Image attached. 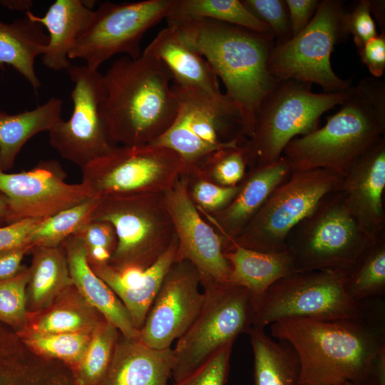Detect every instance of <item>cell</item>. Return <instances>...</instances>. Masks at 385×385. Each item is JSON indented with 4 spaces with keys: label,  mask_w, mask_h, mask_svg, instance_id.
I'll return each instance as SVG.
<instances>
[{
    "label": "cell",
    "mask_w": 385,
    "mask_h": 385,
    "mask_svg": "<svg viewBox=\"0 0 385 385\" xmlns=\"http://www.w3.org/2000/svg\"><path fill=\"white\" fill-rule=\"evenodd\" d=\"M369 299L354 318L323 321L287 318L270 327L271 337L288 342L299 361L298 385H339L370 381L385 349L384 302Z\"/></svg>",
    "instance_id": "obj_1"
},
{
    "label": "cell",
    "mask_w": 385,
    "mask_h": 385,
    "mask_svg": "<svg viewBox=\"0 0 385 385\" xmlns=\"http://www.w3.org/2000/svg\"><path fill=\"white\" fill-rule=\"evenodd\" d=\"M166 21L222 80L225 96L240 111L242 135L248 139L260 104L277 83L268 70L274 37L205 19Z\"/></svg>",
    "instance_id": "obj_2"
},
{
    "label": "cell",
    "mask_w": 385,
    "mask_h": 385,
    "mask_svg": "<svg viewBox=\"0 0 385 385\" xmlns=\"http://www.w3.org/2000/svg\"><path fill=\"white\" fill-rule=\"evenodd\" d=\"M100 114L116 145L150 144L173 122L178 109L166 66L145 48L137 58L123 56L103 75Z\"/></svg>",
    "instance_id": "obj_3"
},
{
    "label": "cell",
    "mask_w": 385,
    "mask_h": 385,
    "mask_svg": "<svg viewBox=\"0 0 385 385\" xmlns=\"http://www.w3.org/2000/svg\"><path fill=\"white\" fill-rule=\"evenodd\" d=\"M384 133V81L365 77L349 88L324 125L292 139L282 157L290 172L323 169L343 177Z\"/></svg>",
    "instance_id": "obj_4"
},
{
    "label": "cell",
    "mask_w": 385,
    "mask_h": 385,
    "mask_svg": "<svg viewBox=\"0 0 385 385\" xmlns=\"http://www.w3.org/2000/svg\"><path fill=\"white\" fill-rule=\"evenodd\" d=\"M349 89L318 93L312 91L310 83L294 80L277 82L260 104L252 133L244 144L248 165L256 168L277 162L292 139L319 128L321 116L340 105Z\"/></svg>",
    "instance_id": "obj_5"
},
{
    "label": "cell",
    "mask_w": 385,
    "mask_h": 385,
    "mask_svg": "<svg viewBox=\"0 0 385 385\" xmlns=\"http://www.w3.org/2000/svg\"><path fill=\"white\" fill-rule=\"evenodd\" d=\"M376 241L364 232L342 195L334 190L289 232L285 247L297 272L331 271L345 275Z\"/></svg>",
    "instance_id": "obj_6"
},
{
    "label": "cell",
    "mask_w": 385,
    "mask_h": 385,
    "mask_svg": "<svg viewBox=\"0 0 385 385\" xmlns=\"http://www.w3.org/2000/svg\"><path fill=\"white\" fill-rule=\"evenodd\" d=\"M203 289L199 314L173 349L174 383L192 374L240 334H248L253 327L254 299L246 289L225 282Z\"/></svg>",
    "instance_id": "obj_7"
},
{
    "label": "cell",
    "mask_w": 385,
    "mask_h": 385,
    "mask_svg": "<svg viewBox=\"0 0 385 385\" xmlns=\"http://www.w3.org/2000/svg\"><path fill=\"white\" fill-rule=\"evenodd\" d=\"M346 8L342 1L322 0L307 26L287 41L271 50L268 70L277 82L294 80L337 93L351 86V80L338 76L332 68L334 46L347 37Z\"/></svg>",
    "instance_id": "obj_8"
},
{
    "label": "cell",
    "mask_w": 385,
    "mask_h": 385,
    "mask_svg": "<svg viewBox=\"0 0 385 385\" xmlns=\"http://www.w3.org/2000/svg\"><path fill=\"white\" fill-rule=\"evenodd\" d=\"M344 274L331 271L296 272L254 299L253 327L265 329L287 318L335 321L361 315L368 300L357 302L346 292Z\"/></svg>",
    "instance_id": "obj_9"
},
{
    "label": "cell",
    "mask_w": 385,
    "mask_h": 385,
    "mask_svg": "<svg viewBox=\"0 0 385 385\" xmlns=\"http://www.w3.org/2000/svg\"><path fill=\"white\" fill-rule=\"evenodd\" d=\"M92 220L111 224L117 246L110 265L146 269L175 239L163 193L100 198Z\"/></svg>",
    "instance_id": "obj_10"
},
{
    "label": "cell",
    "mask_w": 385,
    "mask_h": 385,
    "mask_svg": "<svg viewBox=\"0 0 385 385\" xmlns=\"http://www.w3.org/2000/svg\"><path fill=\"white\" fill-rule=\"evenodd\" d=\"M81 169V183L99 198L163 193L187 172L176 153L152 144L117 145Z\"/></svg>",
    "instance_id": "obj_11"
},
{
    "label": "cell",
    "mask_w": 385,
    "mask_h": 385,
    "mask_svg": "<svg viewBox=\"0 0 385 385\" xmlns=\"http://www.w3.org/2000/svg\"><path fill=\"white\" fill-rule=\"evenodd\" d=\"M342 178L323 169L291 172L225 252L232 244L263 252L286 250L289 232L336 190Z\"/></svg>",
    "instance_id": "obj_12"
},
{
    "label": "cell",
    "mask_w": 385,
    "mask_h": 385,
    "mask_svg": "<svg viewBox=\"0 0 385 385\" xmlns=\"http://www.w3.org/2000/svg\"><path fill=\"white\" fill-rule=\"evenodd\" d=\"M178 101L176 116L169 128L150 144L176 153L187 172L200 165L212 153L241 145L242 136L232 133L241 128L239 110L230 100L216 101L172 84Z\"/></svg>",
    "instance_id": "obj_13"
},
{
    "label": "cell",
    "mask_w": 385,
    "mask_h": 385,
    "mask_svg": "<svg viewBox=\"0 0 385 385\" xmlns=\"http://www.w3.org/2000/svg\"><path fill=\"white\" fill-rule=\"evenodd\" d=\"M173 0H145L129 3L103 2L94 9L91 22L68 53L98 71L116 54L138 58L146 32L168 16Z\"/></svg>",
    "instance_id": "obj_14"
},
{
    "label": "cell",
    "mask_w": 385,
    "mask_h": 385,
    "mask_svg": "<svg viewBox=\"0 0 385 385\" xmlns=\"http://www.w3.org/2000/svg\"><path fill=\"white\" fill-rule=\"evenodd\" d=\"M74 83L73 111L48 132L49 143L65 160L81 168L117 146L110 139L100 114L106 96L103 74L84 66L67 69Z\"/></svg>",
    "instance_id": "obj_15"
},
{
    "label": "cell",
    "mask_w": 385,
    "mask_h": 385,
    "mask_svg": "<svg viewBox=\"0 0 385 385\" xmlns=\"http://www.w3.org/2000/svg\"><path fill=\"white\" fill-rule=\"evenodd\" d=\"M163 197L178 240L176 261L192 264L203 289L228 282L231 265L225 256L223 238L192 201L186 173L163 192Z\"/></svg>",
    "instance_id": "obj_16"
},
{
    "label": "cell",
    "mask_w": 385,
    "mask_h": 385,
    "mask_svg": "<svg viewBox=\"0 0 385 385\" xmlns=\"http://www.w3.org/2000/svg\"><path fill=\"white\" fill-rule=\"evenodd\" d=\"M66 178L62 165L53 159L19 173L0 170V192L8 200L9 224L45 219L95 197L85 184L68 183Z\"/></svg>",
    "instance_id": "obj_17"
},
{
    "label": "cell",
    "mask_w": 385,
    "mask_h": 385,
    "mask_svg": "<svg viewBox=\"0 0 385 385\" xmlns=\"http://www.w3.org/2000/svg\"><path fill=\"white\" fill-rule=\"evenodd\" d=\"M197 269L186 260L175 261L139 330V341L155 349L171 348L199 314L204 293Z\"/></svg>",
    "instance_id": "obj_18"
},
{
    "label": "cell",
    "mask_w": 385,
    "mask_h": 385,
    "mask_svg": "<svg viewBox=\"0 0 385 385\" xmlns=\"http://www.w3.org/2000/svg\"><path fill=\"white\" fill-rule=\"evenodd\" d=\"M385 137L363 154L337 187L361 229L371 240L385 234Z\"/></svg>",
    "instance_id": "obj_19"
},
{
    "label": "cell",
    "mask_w": 385,
    "mask_h": 385,
    "mask_svg": "<svg viewBox=\"0 0 385 385\" xmlns=\"http://www.w3.org/2000/svg\"><path fill=\"white\" fill-rule=\"evenodd\" d=\"M286 160L251 168L240 183L239 191L224 209L214 213L200 212L222 237L224 252L228 245L258 212L272 192L290 175Z\"/></svg>",
    "instance_id": "obj_20"
},
{
    "label": "cell",
    "mask_w": 385,
    "mask_h": 385,
    "mask_svg": "<svg viewBox=\"0 0 385 385\" xmlns=\"http://www.w3.org/2000/svg\"><path fill=\"white\" fill-rule=\"evenodd\" d=\"M178 240L146 269L116 268L109 264L91 267L119 298L139 331L167 272L176 261Z\"/></svg>",
    "instance_id": "obj_21"
},
{
    "label": "cell",
    "mask_w": 385,
    "mask_h": 385,
    "mask_svg": "<svg viewBox=\"0 0 385 385\" xmlns=\"http://www.w3.org/2000/svg\"><path fill=\"white\" fill-rule=\"evenodd\" d=\"M145 48L166 66L173 85L213 101L229 99L221 92L218 78L207 61L173 28L162 29Z\"/></svg>",
    "instance_id": "obj_22"
},
{
    "label": "cell",
    "mask_w": 385,
    "mask_h": 385,
    "mask_svg": "<svg viewBox=\"0 0 385 385\" xmlns=\"http://www.w3.org/2000/svg\"><path fill=\"white\" fill-rule=\"evenodd\" d=\"M74 285L90 305L125 338L139 340V331L135 327L126 308L113 290L93 270L81 239L73 235L62 244Z\"/></svg>",
    "instance_id": "obj_23"
},
{
    "label": "cell",
    "mask_w": 385,
    "mask_h": 385,
    "mask_svg": "<svg viewBox=\"0 0 385 385\" xmlns=\"http://www.w3.org/2000/svg\"><path fill=\"white\" fill-rule=\"evenodd\" d=\"M94 1L56 0L43 16L31 10L26 16L48 31V41L42 53L41 62L55 71L67 70L71 65L68 53L78 36L89 25Z\"/></svg>",
    "instance_id": "obj_24"
},
{
    "label": "cell",
    "mask_w": 385,
    "mask_h": 385,
    "mask_svg": "<svg viewBox=\"0 0 385 385\" xmlns=\"http://www.w3.org/2000/svg\"><path fill=\"white\" fill-rule=\"evenodd\" d=\"M173 365L172 348L155 349L123 336L99 385H168Z\"/></svg>",
    "instance_id": "obj_25"
},
{
    "label": "cell",
    "mask_w": 385,
    "mask_h": 385,
    "mask_svg": "<svg viewBox=\"0 0 385 385\" xmlns=\"http://www.w3.org/2000/svg\"><path fill=\"white\" fill-rule=\"evenodd\" d=\"M225 256L231 265L228 282L246 289L253 299L279 279L297 272L287 250L263 252L232 244Z\"/></svg>",
    "instance_id": "obj_26"
},
{
    "label": "cell",
    "mask_w": 385,
    "mask_h": 385,
    "mask_svg": "<svg viewBox=\"0 0 385 385\" xmlns=\"http://www.w3.org/2000/svg\"><path fill=\"white\" fill-rule=\"evenodd\" d=\"M63 101L52 97L33 110L9 114L0 110V170L7 172L31 138L51 131L63 119Z\"/></svg>",
    "instance_id": "obj_27"
},
{
    "label": "cell",
    "mask_w": 385,
    "mask_h": 385,
    "mask_svg": "<svg viewBox=\"0 0 385 385\" xmlns=\"http://www.w3.org/2000/svg\"><path fill=\"white\" fill-rule=\"evenodd\" d=\"M44 29L26 15L11 23L0 19V70H4L5 64L12 66L35 90L41 86L34 69L35 59L42 55L48 41Z\"/></svg>",
    "instance_id": "obj_28"
},
{
    "label": "cell",
    "mask_w": 385,
    "mask_h": 385,
    "mask_svg": "<svg viewBox=\"0 0 385 385\" xmlns=\"http://www.w3.org/2000/svg\"><path fill=\"white\" fill-rule=\"evenodd\" d=\"M254 357L253 385H298L299 361L291 345L274 340L265 329L248 333Z\"/></svg>",
    "instance_id": "obj_29"
},
{
    "label": "cell",
    "mask_w": 385,
    "mask_h": 385,
    "mask_svg": "<svg viewBox=\"0 0 385 385\" xmlns=\"http://www.w3.org/2000/svg\"><path fill=\"white\" fill-rule=\"evenodd\" d=\"M29 268L28 293L34 307L39 309L62 290L73 285L63 245L33 247Z\"/></svg>",
    "instance_id": "obj_30"
},
{
    "label": "cell",
    "mask_w": 385,
    "mask_h": 385,
    "mask_svg": "<svg viewBox=\"0 0 385 385\" xmlns=\"http://www.w3.org/2000/svg\"><path fill=\"white\" fill-rule=\"evenodd\" d=\"M16 337L0 325V385H77L56 369L31 365Z\"/></svg>",
    "instance_id": "obj_31"
},
{
    "label": "cell",
    "mask_w": 385,
    "mask_h": 385,
    "mask_svg": "<svg viewBox=\"0 0 385 385\" xmlns=\"http://www.w3.org/2000/svg\"><path fill=\"white\" fill-rule=\"evenodd\" d=\"M183 18L213 20L273 36L270 29L253 16L241 0H173L165 19Z\"/></svg>",
    "instance_id": "obj_32"
},
{
    "label": "cell",
    "mask_w": 385,
    "mask_h": 385,
    "mask_svg": "<svg viewBox=\"0 0 385 385\" xmlns=\"http://www.w3.org/2000/svg\"><path fill=\"white\" fill-rule=\"evenodd\" d=\"M344 288L354 301L381 297L385 294V234L367 247L344 275Z\"/></svg>",
    "instance_id": "obj_33"
},
{
    "label": "cell",
    "mask_w": 385,
    "mask_h": 385,
    "mask_svg": "<svg viewBox=\"0 0 385 385\" xmlns=\"http://www.w3.org/2000/svg\"><path fill=\"white\" fill-rule=\"evenodd\" d=\"M99 200L93 197L43 219L29 235V244L32 247L61 246L92 220Z\"/></svg>",
    "instance_id": "obj_34"
},
{
    "label": "cell",
    "mask_w": 385,
    "mask_h": 385,
    "mask_svg": "<svg viewBox=\"0 0 385 385\" xmlns=\"http://www.w3.org/2000/svg\"><path fill=\"white\" fill-rule=\"evenodd\" d=\"M119 332L106 319L96 327L82 359L73 371L77 385L101 383L111 364Z\"/></svg>",
    "instance_id": "obj_35"
},
{
    "label": "cell",
    "mask_w": 385,
    "mask_h": 385,
    "mask_svg": "<svg viewBox=\"0 0 385 385\" xmlns=\"http://www.w3.org/2000/svg\"><path fill=\"white\" fill-rule=\"evenodd\" d=\"M247 165V150L245 145H239L212 153L192 169L217 185L232 187L244 179Z\"/></svg>",
    "instance_id": "obj_36"
},
{
    "label": "cell",
    "mask_w": 385,
    "mask_h": 385,
    "mask_svg": "<svg viewBox=\"0 0 385 385\" xmlns=\"http://www.w3.org/2000/svg\"><path fill=\"white\" fill-rule=\"evenodd\" d=\"M92 333H45L33 331L26 334V343L47 356L61 359L74 367L82 359Z\"/></svg>",
    "instance_id": "obj_37"
},
{
    "label": "cell",
    "mask_w": 385,
    "mask_h": 385,
    "mask_svg": "<svg viewBox=\"0 0 385 385\" xmlns=\"http://www.w3.org/2000/svg\"><path fill=\"white\" fill-rule=\"evenodd\" d=\"M188 192L200 212L211 214L226 207L235 197L240 184L232 187L217 185L203 176L195 170L188 171Z\"/></svg>",
    "instance_id": "obj_38"
},
{
    "label": "cell",
    "mask_w": 385,
    "mask_h": 385,
    "mask_svg": "<svg viewBox=\"0 0 385 385\" xmlns=\"http://www.w3.org/2000/svg\"><path fill=\"white\" fill-rule=\"evenodd\" d=\"M29 268L15 277L0 280V323L13 328L22 327L26 319V286Z\"/></svg>",
    "instance_id": "obj_39"
},
{
    "label": "cell",
    "mask_w": 385,
    "mask_h": 385,
    "mask_svg": "<svg viewBox=\"0 0 385 385\" xmlns=\"http://www.w3.org/2000/svg\"><path fill=\"white\" fill-rule=\"evenodd\" d=\"M74 235L82 241L91 267L108 264L117 246V237L111 224L92 220Z\"/></svg>",
    "instance_id": "obj_40"
},
{
    "label": "cell",
    "mask_w": 385,
    "mask_h": 385,
    "mask_svg": "<svg viewBox=\"0 0 385 385\" xmlns=\"http://www.w3.org/2000/svg\"><path fill=\"white\" fill-rule=\"evenodd\" d=\"M101 321L81 309L68 306L59 307L41 317L34 325V331L45 333L89 332H93Z\"/></svg>",
    "instance_id": "obj_41"
},
{
    "label": "cell",
    "mask_w": 385,
    "mask_h": 385,
    "mask_svg": "<svg viewBox=\"0 0 385 385\" xmlns=\"http://www.w3.org/2000/svg\"><path fill=\"white\" fill-rule=\"evenodd\" d=\"M247 10L271 30L275 44L292 37L288 10L284 0H241Z\"/></svg>",
    "instance_id": "obj_42"
},
{
    "label": "cell",
    "mask_w": 385,
    "mask_h": 385,
    "mask_svg": "<svg viewBox=\"0 0 385 385\" xmlns=\"http://www.w3.org/2000/svg\"><path fill=\"white\" fill-rule=\"evenodd\" d=\"M233 344L226 345L195 371L174 385H225Z\"/></svg>",
    "instance_id": "obj_43"
},
{
    "label": "cell",
    "mask_w": 385,
    "mask_h": 385,
    "mask_svg": "<svg viewBox=\"0 0 385 385\" xmlns=\"http://www.w3.org/2000/svg\"><path fill=\"white\" fill-rule=\"evenodd\" d=\"M344 28L347 36L352 35L359 51L369 40L379 34L372 16L369 0H359L346 9Z\"/></svg>",
    "instance_id": "obj_44"
},
{
    "label": "cell",
    "mask_w": 385,
    "mask_h": 385,
    "mask_svg": "<svg viewBox=\"0 0 385 385\" xmlns=\"http://www.w3.org/2000/svg\"><path fill=\"white\" fill-rule=\"evenodd\" d=\"M361 61L371 76L380 78L385 70V32H380L358 51Z\"/></svg>",
    "instance_id": "obj_45"
},
{
    "label": "cell",
    "mask_w": 385,
    "mask_h": 385,
    "mask_svg": "<svg viewBox=\"0 0 385 385\" xmlns=\"http://www.w3.org/2000/svg\"><path fill=\"white\" fill-rule=\"evenodd\" d=\"M43 220L27 219L0 227V251L29 244V235Z\"/></svg>",
    "instance_id": "obj_46"
},
{
    "label": "cell",
    "mask_w": 385,
    "mask_h": 385,
    "mask_svg": "<svg viewBox=\"0 0 385 385\" xmlns=\"http://www.w3.org/2000/svg\"><path fill=\"white\" fill-rule=\"evenodd\" d=\"M292 36L297 35L311 21L320 1L319 0H284Z\"/></svg>",
    "instance_id": "obj_47"
},
{
    "label": "cell",
    "mask_w": 385,
    "mask_h": 385,
    "mask_svg": "<svg viewBox=\"0 0 385 385\" xmlns=\"http://www.w3.org/2000/svg\"><path fill=\"white\" fill-rule=\"evenodd\" d=\"M32 247L26 244L0 251V280L12 278L21 271L22 260Z\"/></svg>",
    "instance_id": "obj_48"
},
{
    "label": "cell",
    "mask_w": 385,
    "mask_h": 385,
    "mask_svg": "<svg viewBox=\"0 0 385 385\" xmlns=\"http://www.w3.org/2000/svg\"><path fill=\"white\" fill-rule=\"evenodd\" d=\"M369 2L374 19L377 21L381 32H385V1L384 0H369Z\"/></svg>",
    "instance_id": "obj_49"
},
{
    "label": "cell",
    "mask_w": 385,
    "mask_h": 385,
    "mask_svg": "<svg viewBox=\"0 0 385 385\" xmlns=\"http://www.w3.org/2000/svg\"><path fill=\"white\" fill-rule=\"evenodd\" d=\"M33 1L30 0H0V5L9 10L31 11Z\"/></svg>",
    "instance_id": "obj_50"
},
{
    "label": "cell",
    "mask_w": 385,
    "mask_h": 385,
    "mask_svg": "<svg viewBox=\"0 0 385 385\" xmlns=\"http://www.w3.org/2000/svg\"><path fill=\"white\" fill-rule=\"evenodd\" d=\"M8 215L9 207L7 198L0 192V227L9 225Z\"/></svg>",
    "instance_id": "obj_51"
},
{
    "label": "cell",
    "mask_w": 385,
    "mask_h": 385,
    "mask_svg": "<svg viewBox=\"0 0 385 385\" xmlns=\"http://www.w3.org/2000/svg\"><path fill=\"white\" fill-rule=\"evenodd\" d=\"M339 385H375L371 381L359 382V381H346Z\"/></svg>",
    "instance_id": "obj_52"
}]
</instances>
